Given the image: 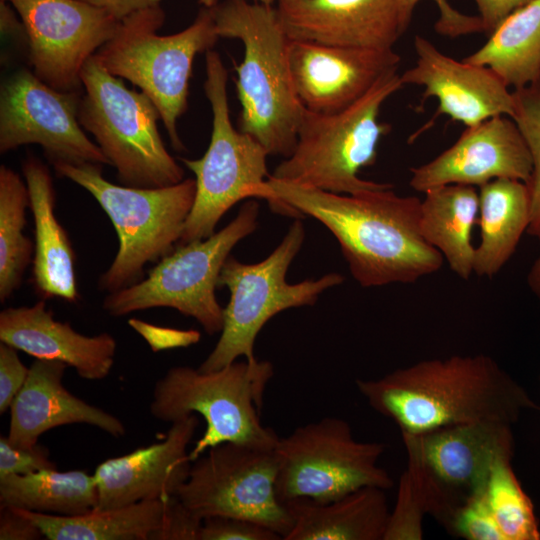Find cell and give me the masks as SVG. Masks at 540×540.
<instances>
[{
	"label": "cell",
	"instance_id": "obj_25",
	"mask_svg": "<svg viewBox=\"0 0 540 540\" xmlns=\"http://www.w3.org/2000/svg\"><path fill=\"white\" fill-rule=\"evenodd\" d=\"M385 491L368 486L327 503L286 501L292 527L285 540H383L390 514Z\"/></svg>",
	"mask_w": 540,
	"mask_h": 540
},
{
	"label": "cell",
	"instance_id": "obj_22",
	"mask_svg": "<svg viewBox=\"0 0 540 540\" xmlns=\"http://www.w3.org/2000/svg\"><path fill=\"white\" fill-rule=\"evenodd\" d=\"M67 367L61 361L46 359H36L29 367L27 380L10 406L7 439L12 445L35 446L43 433L71 424H88L117 438L125 435L120 419L64 387Z\"/></svg>",
	"mask_w": 540,
	"mask_h": 540
},
{
	"label": "cell",
	"instance_id": "obj_36",
	"mask_svg": "<svg viewBox=\"0 0 540 540\" xmlns=\"http://www.w3.org/2000/svg\"><path fill=\"white\" fill-rule=\"evenodd\" d=\"M276 532L266 526L240 517L209 516L203 518L199 540H278Z\"/></svg>",
	"mask_w": 540,
	"mask_h": 540
},
{
	"label": "cell",
	"instance_id": "obj_37",
	"mask_svg": "<svg viewBox=\"0 0 540 540\" xmlns=\"http://www.w3.org/2000/svg\"><path fill=\"white\" fill-rule=\"evenodd\" d=\"M421 0H399L404 29L408 28L413 11ZM439 12L435 31L445 37L456 38L477 32H484L479 16L463 14L453 8L448 0H432Z\"/></svg>",
	"mask_w": 540,
	"mask_h": 540
},
{
	"label": "cell",
	"instance_id": "obj_12",
	"mask_svg": "<svg viewBox=\"0 0 540 540\" xmlns=\"http://www.w3.org/2000/svg\"><path fill=\"white\" fill-rule=\"evenodd\" d=\"M401 435L427 513L449 533L458 511L485 493L496 463L514 455L512 425L505 422L480 421Z\"/></svg>",
	"mask_w": 540,
	"mask_h": 540
},
{
	"label": "cell",
	"instance_id": "obj_43",
	"mask_svg": "<svg viewBox=\"0 0 540 540\" xmlns=\"http://www.w3.org/2000/svg\"><path fill=\"white\" fill-rule=\"evenodd\" d=\"M532 0H475L483 31L491 34L515 10Z\"/></svg>",
	"mask_w": 540,
	"mask_h": 540
},
{
	"label": "cell",
	"instance_id": "obj_29",
	"mask_svg": "<svg viewBox=\"0 0 540 540\" xmlns=\"http://www.w3.org/2000/svg\"><path fill=\"white\" fill-rule=\"evenodd\" d=\"M463 60L490 68L513 90L534 82L540 76V0L511 13Z\"/></svg>",
	"mask_w": 540,
	"mask_h": 540
},
{
	"label": "cell",
	"instance_id": "obj_41",
	"mask_svg": "<svg viewBox=\"0 0 540 540\" xmlns=\"http://www.w3.org/2000/svg\"><path fill=\"white\" fill-rule=\"evenodd\" d=\"M128 324L145 339L153 352L188 347L198 343L201 338V333L194 329L162 327L136 318L129 319Z\"/></svg>",
	"mask_w": 540,
	"mask_h": 540
},
{
	"label": "cell",
	"instance_id": "obj_8",
	"mask_svg": "<svg viewBox=\"0 0 540 540\" xmlns=\"http://www.w3.org/2000/svg\"><path fill=\"white\" fill-rule=\"evenodd\" d=\"M85 94L78 119L129 187L158 188L183 180L184 170L167 151L157 120L160 113L142 91L128 89L92 56L81 71Z\"/></svg>",
	"mask_w": 540,
	"mask_h": 540
},
{
	"label": "cell",
	"instance_id": "obj_30",
	"mask_svg": "<svg viewBox=\"0 0 540 540\" xmlns=\"http://www.w3.org/2000/svg\"><path fill=\"white\" fill-rule=\"evenodd\" d=\"M96 505L94 476L83 470L47 469L0 477V507L73 516L88 513Z\"/></svg>",
	"mask_w": 540,
	"mask_h": 540
},
{
	"label": "cell",
	"instance_id": "obj_7",
	"mask_svg": "<svg viewBox=\"0 0 540 540\" xmlns=\"http://www.w3.org/2000/svg\"><path fill=\"white\" fill-rule=\"evenodd\" d=\"M59 176L87 190L110 218L119 247L98 288L112 293L143 279L147 263L158 262L174 250L192 209L196 182L158 188L116 185L102 175V165L84 163L53 165Z\"/></svg>",
	"mask_w": 540,
	"mask_h": 540
},
{
	"label": "cell",
	"instance_id": "obj_14",
	"mask_svg": "<svg viewBox=\"0 0 540 540\" xmlns=\"http://www.w3.org/2000/svg\"><path fill=\"white\" fill-rule=\"evenodd\" d=\"M277 471L274 449L226 442L192 461L176 496L201 519L219 515L245 518L285 539L292 520L276 494Z\"/></svg>",
	"mask_w": 540,
	"mask_h": 540
},
{
	"label": "cell",
	"instance_id": "obj_45",
	"mask_svg": "<svg viewBox=\"0 0 540 540\" xmlns=\"http://www.w3.org/2000/svg\"><path fill=\"white\" fill-rule=\"evenodd\" d=\"M527 283L530 290L540 301V255L533 262L528 272Z\"/></svg>",
	"mask_w": 540,
	"mask_h": 540
},
{
	"label": "cell",
	"instance_id": "obj_39",
	"mask_svg": "<svg viewBox=\"0 0 540 540\" xmlns=\"http://www.w3.org/2000/svg\"><path fill=\"white\" fill-rule=\"evenodd\" d=\"M202 520L176 495L167 499L161 526L150 540H199Z\"/></svg>",
	"mask_w": 540,
	"mask_h": 540
},
{
	"label": "cell",
	"instance_id": "obj_9",
	"mask_svg": "<svg viewBox=\"0 0 540 540\" xmlns=\"http://www.w3.org/2000/svg\"><path fill=\"white\" fill-rule=\"evenodd\" d=\"M304 239V225L300 218H295L282 241L265 259L244 263L228 257L218 278V287H226L230 292L223 328L199 370H217L239 357L258 361L254 355L255 341L272 317L289 308L313 305L324 291L344 282L345 277L334 272L294 284L286 281L289 266Z\"/></svg>",
	"mask_w": 540,
	"mask_h": 540
},
{
	"label": "cell",
	"instance_id": "obj_13",
	"mask_svg": "<svg viewBox=\"0 0 540 540\" xmlns=\"http://www.w3.org/2000/svg\"><path fill=\"white\" fill-rule=\"evenodd\" d=\"M385 448L356 440L351 425L338 417L299 426L279 437L274 448L276 494L281 502L307 498L327 503L363 487L391 489L393 478L379 466Z\"/></svg>",
	"mask_w": 540,
	"mask_h": 540
},
{
	"label": "cell",
	"instance_id": "obj_2",
	"mask_svg": "<svg viewBox=\"0 0 540 540\" xmlns=\"http://www.w3.org/2000/svg\"><path fill=\"white\" fill-rule=\"evenodd\" d=\"M369 406L401 433L480 421L513 425L539 409L528 392L490 356L453 355L418 361L378 379L356 380Z\"/></svg>",
	"mask_w": 540,
	"mask_h": 540
},
{
	"label": "cell",
	"instance_id": "obj_46",
	"mask_svg": "<svg viewBox=\"0 0 540 540\" xmlns=\"http://www.w3.org/2000/svg\"><path fill=\"white\" fill-rule=\"evenodd\" d=\"M251 1L266 4V5H273L274 3L278 2V0H251ZM199 2L204 7L210 8V7L215 6L219 2V0H199Z\"/></svg>",
	"mask_w": 540,
	"mask_h": 540
},
{
	"label": "cell",
	"instance_id": "obj_10",
	"mask_svg": "<svg viewBox=\"0 0 540 540\" xmlns=\"http://www.w3.org/2000/svg\"><path fill=\"white\" fill-rule=\"evenodd\" d=\"M259 205L245 202L237 216L210 237L177 244L137 283L109 293L103 309L120 317L154 307H169L195 319L208 335L220 333L224 308L215 290L232 249L258 226Z\"/></svg>",
	"mask_w": 540,
	"mask_h": 540
},
{
	"label": "cell",
	"instance_id": "obj_5",
	"mask_svg": "<svg viewBox=\"0 0 540 540\" xmlns=\"http://www.w3.org/2000/svg\"><path fill=\"white\" fill-rule=\"evenodd\" d=\"M272 376L269 361L236 360L213 371L173 366L155 383L149 410L155 419L171 423L191 414L204 419L205 431L189 452L191 461L226 442L274 449L279 436L260 418Z\"/></svg>",
	"mask_w": 540,
	"mask_h": 540
},
{
	"label": "cell",
	"instance_id": "obj_40",
	"mask_svg": "<svg viewBox=\"0 0 540 540\" xmlns=\"http://www.w3.org/2000/svg\"><path fill=\"white\" fill-rule=\"evenodd\" d=\"M17 351L6 343H0V414L10 409L29 374V368L22 363Z\"/></svg>",
	"mask_w": 540,
	"mask_h": 540
},
{
	"label": "cell",
	"instance_id": "obj_38",
	"mask_svg": "<svg viewBox=\"0 0 540 540\" xmlns=\"http://www.w3.org/2000/svg\"><path fill=\"white\" fill-rule=\"evenodd\" d=\"M47 469H57V465L50 460L46 447L39 444L17 447L8 441L7 436L0 437V477L27 475Z\"/></svg>",
	"mask_w": 540,
	"mask_h": 540
},
{
	"label": "cell",
	"instance_id": "obj_32",
	"mask_svg": "<svg viewBox=\"0 0 540 540\" xmlns=\"http://www.w3.org/2000/svg\"><path fill=\"white\" fill-rule=\"evenodd\" d=\"M512 458L494 466L485 497L504 540H539L540 530L534 506L518 481Z\"/></svg>",
	"mask_w": 540,
	"mask_h": 540
},
{
	"label": "cell",
	"instance_id": "obj_42",
	"mask_svg": "<svg viewBox=\"0 0 540 540\" xmlns=\"http://www.w3.org/2000/svg\"><path fill=\"white\" fill-rule=\"evenodd\" d=\"M43 533L20 509L0 507V540H38Z\"/></svg>",
	"mask_w": 540,
	"mask_h": 540
},
{
	"label": "cell",
	"instance_id": "obj_18",
	"mask_svg": "<svg viewBox=\"0 0 540 540\" xmlns=\"http://www.w3.org/2000/svg\"><path fill=\"white\" fill-rule=\"evenodd\" d=\"M393 49L289 42L293 85L302 106L312 112H339L360 99L383 75L398 69Z\"/></svg>",
	"mask_w": 540,
	"mask_h": 540
},
{
	"label": "cell",
	"instance_id": "obj_31",
	"mask_svg": "<svg viewBox=\"0 0 540 540\" xmlns=\"http://www.w3.org/2000/svg\"><path fill=\"white\" fill-rule=\"evenodd\" d=\"M29 196L26 182L11 168L0 167V301L21 286L32 262L34 245L24 233Z\"/></svg>",
	"mask_w": 540,
	"mask_h": 540
},
{
	"label": "cell",
	"instance_id": "obj_27",
	"mask_svg": "<svg viewBox=\"0 0 540 540\" xmlns=\"http://www.w3.org/2000/svg\"><path fill=\"white\" fill-rule=\"evenodd\" d=\"M424 194L420 207L422 236L441 253L453 273L468 280L474 273L472 232L479 215L478 191L474 186L449 184Z\"/></svg>",
	"mask_w": 540,
	"mask_h": 540
},
{
	"label": "cell",
	"instance_id": "obj_15",
	"mask_svg": "<svg viewBox=\"0 0 540 540\" xmlns=\"http://www.w3.org/2000/svg\"><path fill=\"white\" fill-rule=\"evenodd\" d=\"M76 91H59L22 69L5 80L0 97V152L40 145L50 162L110 165L82 130Z\"/></svg>",
	"mask_w": 540,
	"mask_h": 540
},
{
	"label": "cell",
	"instance_id": "obj_11",
	"mask_svg": "<svg viewBox=\"0 0 540 540\" xmlns=\"http://www.w3.org/2000/svg\"><path fill=\"white\" fill-rule=\"evenodd\" d=\"M205 71L204 91L211 106L212 131L201 158H180L195 175L196 192L178 244L210 237L224 214L239 201L253 198L254 187L270 176L267 150L231 121L227 69L212 49L206 51Z\"/></svg>",
	"mask_w": 540,
	"mask_h": 540
},
{
	"label": "cell",
	"instance_id": "obj_4",
	"mask_svg": "<svg viewBox=\"0 0 540 540\" xmlns=\"http://www.w3.org/2000/svg\"><path fill=\"white\" fill-rule=\"evenodd\" d=\"M402 86L398 69H394L339 112L316 113L304 108L294 149L270 176L347 195L393 187L364 180L359 173L376 162L378 144L390 131L388 124L379 121L381 107Z\"/></svg>",
	"mask_w": 540,
	"mask_h": 540
},
{
	"label": "cell",
	"instance_id": "obj_33",
	"mask_svg": "<svg viewBox=\"0 0 540 540\" xmlns=\"http://www.w3.org/2000/svg\"><path fill=\"white\" fill-rule=\"evenodd\" d=\"M512 119L520 129L532 159V171L525 183L530 199L527 232L540 242V76L526 87L513 90Z\"/></svg>",
	"mask_w": 540,
	"mask_h": 540
},
{
	"label": "cell",
	"instance_id": "obj_19",
	"mask_svg": "<svg viewBox=\"0 0 540 540\" xmlns=\"http://www.w3.org/2000/svg\"><path fill=\"white\" fill-rule=\"evenodd\" d=\"M415 64L400 74L403 85L424 87L423 104L438 101L434 118L447 115L466 127L494 116L513 117V91L490 68L445 55L423 36L414 38Z\"/></svg>",
	"mask_w": 540,
	"mask_h": 540
},
{
	"label": "cell",
	"instance_id": "obj_47",
	"mask_svg": "<svg viewBox=\"0 0 540 540\" xmlns=\"http://www.w3.org/2000/svg\"><path fill=\"white\" fill-rule=\"evenodd\" d=\"M539 380H540V377H539ZM539 409H540V406H539Z\"/></svg>",
	"mask_w": 540,
	"mask_h": 540
},
{
	"label": "cell",
	"instance_id": "obj_28",
	"mask_svg": "<svg viewBox=\"0 0 540 540\" xmlns=\"http://www.w3.org/2000/svg\"><path fill=\"white\" fill-rule=\"evenodd\" d=\"M167 499L62 516L20 509L48 540H150L161 526Z\"/></svg>",
	"mask_w": 540,
	"mask_h": 540
},
{
	"label": "cell",
	"instance_id": "obj_24",
	"mask_svg": "<svg viewBox=\"0 0 540 540\" xmlns=\"http://www.w3.org/2000/svg\"><path fill=\"white\" fill-rule=\"evenodd\" d=\"M22 170L34 220V289L44 300L60 298L75 303L79 299L75 253L55 215L56 195L49 169L39 159L27 157Z\"/></svg>",
	"mask_w": 540,
	"mask_h": 540
},
{
	"label": "cell",
	"instance_id": "obj_16",
	"mask_svg": "<svg viewBox=\"0 0 540 540\" xmlns=\"http://www.w3.org/2000/svg\"><path fill=\"white\" fill-rule=\"evenodd\" d=\"M29 41L34 74L59 91H75L86 61L115 34L120 21L79 0H6Z\"/></svg>",
	"mask_w": 540,
	"mask_h": 540
},
{
	"label": "cell",
	"instance_id": "obj_26",
	"mask_svg": "<svg viewBox=\"0 0 540 540\" xmlns=\"http://www.w3.org/2000/svg\"><path fill=\"white\" fill-rule=\"evenodd\" d=\"M481 240L475 249L474 273L492 278L509 261L530 223L525 182L500 178L479 187Z\"/></svg>",
	"mask_w": 540,
	"mask_h": 540
},
{
	"label": "cell",
	"instance_id": "obj_23",
	"mask_svg": "<svg viewBox=\"0 0 540 540\" xmlns=\"http://www.w3.org/2000/svg\"><path fill=\"white\" fill-rule=\"evenodd\" d=\"M0 341L36 359L57 360L83 379L102 380L113 367L117 343L107 333L87 336L54 318L43 300L0 312Z\"/></svg>",
	"mask_w": 540,
	"mask_h": 540
},
{
	"label": "cell",
	"instance_id": "obj_1",
	"mask_svg": "<svg viewBox=\"0 0 540 540\" xmlns=\"http://www.w3.org/2000/svg\"><path fill=\"white\" fill-rule=\"evenodd\" d=\"M253 196L267 200L275 213L322 223L362 287L414 283L443 265L441 253L421 234V199L397 195L393 187L347 195L269 176Z\"/></svg>",
	"mask_w": 540,
	"mask_h": 540
},
{
	"label": "cell",
	"instance_id": "obj_21",
	"mask_svg": "<svg viewBox=\"0 0 540 540\" xmlns=\"http://www.w3.org/2000/svg\"><path fill=\"white\" fill-rule=\"evenodd\" d=\"M291 40L369 49H393L405 31L399 0H278Z\"/></svg>",
	"mask_w": 540,
	"mask_h": 540
},
{
	"label": "cell",
	"instance_id": "obj_3",
	"mask_svg": "<svg viewBox=\"0 0 540 540\" xmlns=\"http://www.w3.org/2000/svg\"><path fill=\"white\" fill-rule=\"evenodd\" d=\"M210 9L218 37L238 39L244 49L242 61L235 66L240 130L269 155L288 157L304 107L293 85L290 39L276 8L251 0H225Z\"/></svg>",
	"mask_w": 540,
	"mask_h": 540
},
{
	"label": "cell",
	"instance_id": "obj_44",
	"mask_svg": "<svg viewBox=\"0 0 540 540\" xmlns=\"http://www.w3.org/2000/svg\"><path fill=\"white\" fill-rule=\"evenodd\" d=\"M108 12L118 21L129 15L153 6L160 5L162 0H79Z\"/></svg>",
	"mask_w": 540,
	"mask_h": 540
},
{
	"label": "cell",
	"instance_id": "obj_17",
	"mask_svg": "<svg viewBox=\"0 0 540 540\" xmlns=\"http://www.w3.org/2000/svg\"><path fill=\"white\" fill-rule=\"evenodd\" d=\"M410 171V186L422 193L449 184L480 187L500 178L526 183L532 159L515 121L499 115L466 127L452 146Z\"/></svg>",
	"mask_w": 540,
	"mask_h": 540
},
{
	"label": "cell",
	"instance_id": "obj_35",
	"mask_svg": "<svg viewBox=\"0 0 540 540\" xmlns=\"http://www.w3.org/2000/svg\"><path fill=\"white\" fill-rule=\"evenodd\" d=\"M450 533L466 540H504L485 493L471 499L458 511Z\"/></svg>",
	"mask_w": 540,
	"mask_h": 540
},
{
	"label": "cell",
	"instance_id": "obj_6",
	"mask_svg": "<svg viewBox=\"0 0 540 540\" xmlns=\"http://www.w3.org/2000/svg\"><path fill=\"white\" fill-rule=\"evenodd\" d=\"M164 19L160 5L129 15L93 56L107 72L135 84L153 101L173 148L182 151L176 126L187 109L193 61L197 54L210 50L219 37L208 7L175 34H157Z\"/></svg>",
	"mask_w": 540,
	"mask_h": 540
},
{
	"label": "cell",
	"instance_id": "obj_20",
	"mask_svg": "<svg viewBox=\"0 0 540 540\" xmlns=\"http://www.w3.org/2000/svg\"><path fill=\"white\" fill-rule=\"evenodd\" d=\"M199 420L191 414L172 422L157 443L101 462L93 476L97 487L96 510L122 507L177 494L192 465L188 446Z\"/></svg>",
	"mask_w": 540,
	"mask_h": 540
},
{
	"label": "cell",
	"instance_id": "obj_34",
	"mask_svg": "<svg viewBox=\"0 0 540 540\" xmlns=\"http://www.w3.org/2000/svg\"><path fill=\"white\" fill-rule=\"evenodd\" d=\"M428 515L425 499L413 470L406 465L397 491V498L383 540H421L423 521Z\"/></svg>",
	"mask_w": 540,
	"mask_h": 540
}]
</instances>
